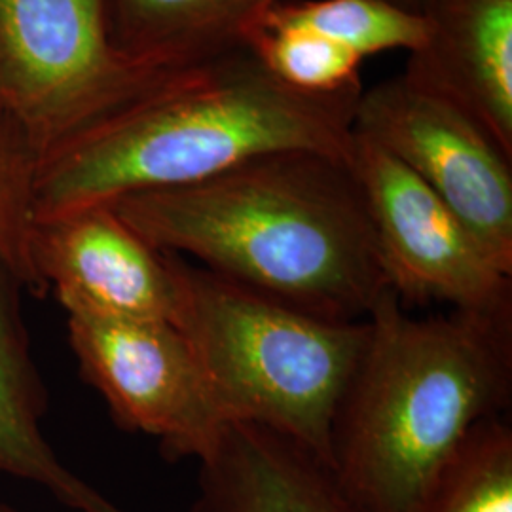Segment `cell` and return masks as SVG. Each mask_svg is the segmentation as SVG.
Returning a JSON list of instances; mask_svg holds the SVG:
<instances>
[{
    "mask_svg": "<svg viewBox=\"0 0 512 512\" xmlns=\"http://www.w3.org/2000/svg\"><path fill=\"white\" fill-rule=\"evenodd\" d=\"M349 158L277 150L110 205L160 251L298 310L363 321L389 287Z\"/></svg>",
    "mask_w": 512,
    "mask_h": 512,
    "instance_id": "obj_1",
    "label": "cell"
},
{
    "mask_svg": "<svg viewBox=\"0 0 512 512\" xmlns=\"http://www.w3.org/2000/svg\"><path fill=\"white\" fill-rule=\"evenodd\" d=\"M361 92H296L245 46L211 57L42 158L35 220L202 183L277 150L349 158Z\"/></svg>",
    "mask_w": 512,
    "mask_h": 512,
    "instance_id": "obj_2",
    "label": "cell"
},
{
    "mask_svg": "<svg viewBox=\"0 0 512 512\" xmlns=\"http://www.w3.org/2000/svg\"><path fill=\"white\" fill-rule=\"evenodd\" d=\"M512 399V315L416 317L387 289L338 406L330 465L365 512H418L465 440Z\"/></svg>",
    "mask_w": 512,
    "mask_h": 512,
    "instance_id": "obj_3",
    "label": "cell"
},
{
    "mask_svg": "<svg viewBox=\"0 0 512 512\" xmlns=\"http://www.w3.org/2000/svg\"><path fill=\"white\" fill-rule=\"evenodd\" d=\"M177 327L202 365L222 423H251L330 465L332 425L366 340L363 321L298 310L175 255ZM332 467V465H330Z\"/></svg>",
    "mask_w": 512,
    "mask_h": 512,
    "instance_id": "obj_4",
    "label": "cell"
},
{
    "mask_svg": "<svg viewBox=\"0 0 512 512\" xmlns=\"http://www.w3.org/2000/svg\"><path fill=\"white\" fill-rule=\"evenodd\" d=\"M184 69L122 54L110 38L105 0H0V109L40 160Z\"/></svg>",
    "mask_w": 512,
    "mask_h": 512,
    "instance_id": "obj_5",
    "label": "cell"
},
{
    "mask_svg": "<svg viewBox=\"0 0 512 512\" xmlns=\"http://www.w3.org/2000/svg\"><path fill=\"white\" fill-rule=\"evenodd\" d=\"M349 160L365 194L387 287L401 302L512 315V275L495 266L427 184L359 133Z\"/></svg>",
    "mask_w": 512,
    "mask_h": 512,
    "instance_id": "obj_6",
    "label": "cell"
},
{
    "mask_svg": "<svg viewBox=\"0 0 512 512\" xmlns=\"http://www.w3.org/2000/svg\"><path fill=\"white\" fill-rule=\"evenodd\" d=\"M353 129L427 184L512 275V160L469 114L397 76L361 92Z\"/></svg>",
    "mask_w": 512,
    "mask_h": 512,
    "instance_id": "obj_7",
    "label": "cell"
},
{
    "mask_svg": "<svg viewBox=\"0 0 512 512\" xmlns=\"http://www.w3.org/2000/svg\"><path fill=\"white\" fill-rule=\"evenodd\" d=\"M82 378L116 423L160 440L165 459H198L219 431L202 365L169 321L67 315Z\"/></svg>",
    "mask_w": 512,
    "mask_h": 512,
    "instance_id": "obj_8",
    "label": "cell"
},
{
    "mask_svg": "<svg viewBox=\"0 0 512 512\" xmlns=\"http://www.w3.org/2000/svg\"><path fill=\"white\" fill-rule=\"evenodd\" d=\"M31 258L67 315L177 323L175 255L141 238L110 203L35 220Z\"/></svg>",
    "mask_w": 512,
    "mask_h": 512,
    "instance_id": "obj_9",
    "label": "cell"
},
{
    "mask_svg": "<svg viewBox=\"0 0 512 512\" xmlns=\"http://www.w3.org/2000/svg\"><path fill=\"white\" fill-rule=\"evenodd\" d=\"M404 78L469 114L512 160V0H427Z\"/></svg>",
    "mask_w": 512,
    "mask_h": 512,
    "instance_id": "obj_10",
    "label": "cell"
},
{
    "mask_svg": "<svg viewBox=\"0 0 512 512\" xmlns=\"http://www.w3.org/2000/svg\"><path fill=\"white\" fill-rule=\"evenodd\" d=\"M196 461L188 512H365L325 459L251 423H222Z\"/></svg>",
    "mask_w": 512,
    "mask_h": 512,
    "instance_id": "obj_11",
    "label": "cell"
},
{
    "mask_svg": "<svg viewBox=\"0 0 512 512\" xmlns=\"http://www.w3.org/2000/svg\"><path fill=\"white\" fill-rule=\"evenodd\" d=\"M18 277L0 268V473L33 482L74 512H126L74 475L42 435L46 391L21 315Z\"/></svg>",
    "mask_w": 512,
    "mask_h": 512,
    "instance_id": "obj_12",
    "label": "cell"
},
{
    "mask_svg": "<svg viewBox=\"0 0 512 512\" xmlns=\"http://www.w3.org/2000/svg\"><path fill=\"white\" fill-rule=\"evenodd\" d=\"M275 0H105L112 44L129 59L184 69L245 46Z\"/></svg>",
    "mask_w": 512,
    "mask_h": 512,
    "instance_id": "obj_13",
    "label": "cell"
},
{
    "mask_svg": "<svg viewBox=\"0 0 512 512\" xmlns=\"http://www.w3.org/2000/svg\"><path fill=\"white\" fill-rule=\"evenodd\" d=\"M258 27L311 31L361 59L389 50L410 54L425 37L421 16L385 0H275Z\"/></svg>",
    "mask_w": 512,
    "mask_h": 512,
    "instance_id": "obj_14",
    "label": "cell"
},
{
    "mask_svg": "<svg viewBox=\"0 0 512 512\" xmlns=\"http://www.w3.org/2000/svg\"><path fill=\"white\" fill-rule=\"evenodd\" d=\"M418 512H512L511 423L482 421Z\"/></svg>",
    "mask_w": 512,
    "mask_h": 512,
    "instance_id": "obj_15",
    "label": "cell"
},
{
    "mask_svg": "<svg viewBox=\"0 0 512 512\" xmlns=\"http://www.w3.org/2000/svg\"><path fill=\"white\" fill-rule=\"evenodd\" d=\"M38 162L23 129L0 109V268L16 275L25 291L44 296L31 258Z\"/></svg>",
    "mask_w": 512,
    "mask_h": 512,
    "instance_id": "obj_16",
    "label": "cell"
},
{
    "mask_svg": "<svg viewBox=\"0 0 512 512\" xmlns=\"http://www.w3.org/2000/svg\"><path fill=\"white\" fill-rule=\"evenodd\" d=\"M245 48L268 73L296 92L319 95L361 86L363 59L311 31L258 27L245 40Z\"/></svg>",
    "mask_w": 512,
    "mask_h": 512,
    "instance_id": "obj_17",
    "label": "cell"
},
{
    "mask_svg": "<svg viewBox=\"0 0 512 512\" xmlns=\"http://www.w3.org/2000/svg\"><path fill=\"white\" fill-rule=\"evenodd\" d=\"M385 2H389L401 10H406L410 14H416V16H421V12L427 4V0H385Z\"/></svg>",
    "mask_w": 512,
    "mask_h": 512,
    "instance_id": "obj_18",
    "label": "cell"
},
{
    "mask_svg": "<svg viewBox=\"0 0 512 512\" xmlns=\"http://www.w3.org/2000/svg\"><path fill=\"white\" fill-rule=\"evenodd\" d=\"M0 512H19L14 509V507H10V505H6V503H2L0 501Z\"/></svg>",
    "mask_w": 512,
    "mask_h": 512,
    "instance_id": "obj_19",
    "label": "cell"
}]
</instances>
